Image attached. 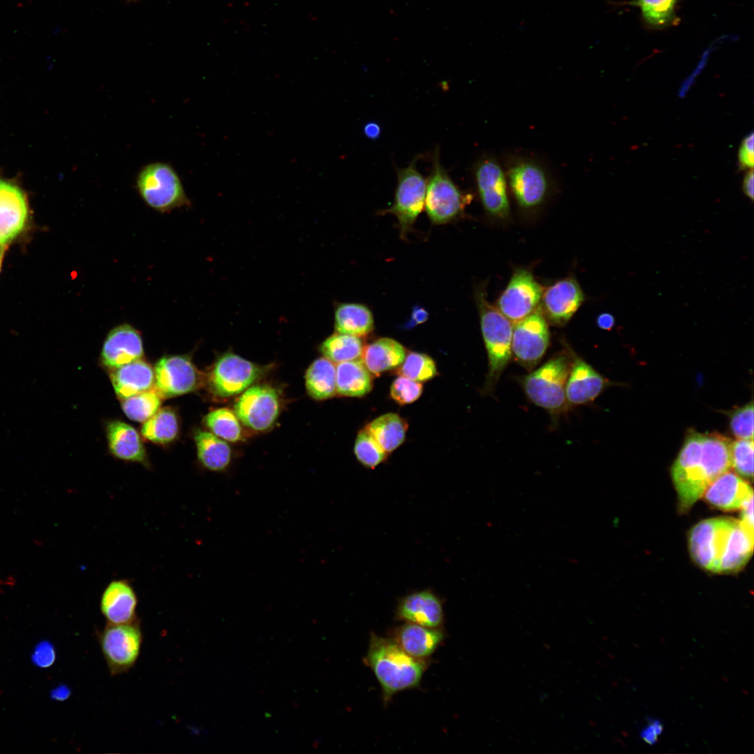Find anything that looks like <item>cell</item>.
Here are the masks:
<instances>
[{
	"label": "cell",
	"mask_w": 754,
	"mask_h": 754,
	"mask_svg": "<svg viewBox=\"0 0 754 754\" xmlns=\"http://www.w3.org/2000/svg\"><path fill=\"white\" fill-rule=\"evenodd\" d=\"M731 441L717 433L690 430L671 468L679 508L686 512L719 475L730 470Z\"/></svg>",
	"instance_id": "obj_1"
},
{
	"label": "cell",
	"mask_w": 754,
	"mask_h": 754,
	"mask_svg": "<svg viewBox=\"0 0 754 754\" xmlns=\"http://www.w3.org/2000/svg\"><path fill=\"white\" fill-rule=\"evenodd\" d=\"M365 663L378 681L387 702L397 693L419 686L427 663L413 658L392 639L372 633Z\"/></svg>",
	"instance_id": "obj_2"
},
{
	"label": "cell",
	"mask_w": 754,
	"mask_h": 754,
	"mask_svg": "<svg viewBox=\"0 0 754 754\" xmlns=\"http://www.w3.org/2000/svg\"><path fill=\"white\" fill-rule=\"evenodd\" d=\"M508 189L517 207L525 212H535L549 199L553 189V176L535 156L508 154L503 165Z\"/></svg>",
	"instance_id": "obj_3"
},
{
	"label": "cell",
	"mask_w": 754,
	"mask_h": 754,
	"mask_svg": "<svg viewBox=\"0 0 754 754\" xmlns=\"http://www.w3.org/2000/svg\"><path fill=\"white\" fill-rule=\"evenodd\" d=\"M481 332L488 357V372L483 392L492 394L512 358V323L487 300L485 289L475 290Z\"/></svg>",
	"instance_id": "obj_4"
},
{
	"label": "cell",
	"mask_w": 754,
	"mask_h": 754,
	"mask_svg": "<svg viewBox=\"0 0 754 754\" xmlns=\"http://www.w3.org/2000/svg\"><path fill=\"white\" fill-rule=\"evenodd\" d=\"M564 346L561 352L521 380L529 400L553 416L565 413L570 407L566 387L572 363L571 347L567 343Z\"/></svg>",
	"instance_id": "obj_5"
},
{
	"label": "cell",
	"mask_w": 754,
	"mask_h": 754,
	"mask_svg": "<svg viewBox=\"0 0 754 754\" xmlns=\"http://www.w3.org/2000/svg\"><path fill=\"white\" fill-rule=\"evenodd\" d=\"M471 199L472 195L461 190L442 165L437 147L427 179L424 209L429 219L436 225L449 223L463 215Z\"/></svg>",
	"instance_id": "obj_6"
},
{
	"label": "cell",
	"mask_w": 754,
	"mask_h": 754,
	"mask_svg": "<svg viewBox=\"0 0 754 754\" xmlns=\"http://www.w3.org/2000/svg\"><path fill=\"white\" fill-rule=\"evenodd\" d=\"M136 188L145 204L158 212L190 205L177 172L167 163L154 162L142 167L136 177Z\"/></svg>",
	"instance_id": "obj_7"
},
{
	"label": "cell",
	"mask_w": 754,
	"mask_h": 754,
	"mask_svg": "<svg viewBox=\"0 0 754 754\" xmlns=\"http://www.w3.org/2000/svg\"><path fill=\"white\" fill-rule=\"evenodd\" d=\"M420 156H415L404 168H397V184L392 205L380 214L394 215L398 222L399 236L406 240L418 216L424 209L427 179L417 169Z\"/></svg>",
	"instance_id": "obj_8"
},
{
	"label": "cell",
	"mask_w": 754,
	"mask_h": 754,
	"mask_svg": "<svg viewBox=\"0 0 754 754\" xmlns=\"http://www.w3.org/2000/svg\"><path fill=\"white\" fill-rule=\"evenodd\" d=\"M738 519L719 517L704 519L689 532L688 549L693 561L702 568L718 573L731 533Z\"/></svg>",
	"instance_id": "obj_9"
},
{
	"label": "cell",
	"mask_w": 754,
	"mask_h": 754,
	"mask_svg": "<svg viewBox=\"0 0 754 754\" xmlns=\"http://www.w3.org/2000/svg\"><path fill=\"white\" fill-rule=\"evenodd\" d=\"M472 175L487 215L497 220L507 219L510 206L503 165L496 156L485 154L474 163Z\"/></svg>",
	"instance_id": "obj_10"
},
{
	"label": "cell",
	"mask_w": 754,
	"mask_h": 754,
	"mask_svg": "<svg viewBox=\"0 0 754 754\" xmlns=\"http://www.w3.org/2000/svg\"><path fill=\"white\" fill-rule=\"evenodd\" d=\"M98 639L112 676L126 672L134 666L142 642L139 620L124 624L107 623Z\"/></svg>",
	"instance_id": "obj_11"
},
{
	"label": "cell",
	"mask_w": 754,
	"mask_h": 754,
	"mask_svg": "<svg viewBox=\"0 0 754 754\" xmlns=\"http://www.w3.org/2000/svg\"><path fill=\"white\" fill-rule=\"evenodd\" d=\"M265 369L232 353L221 355L208 374L207 382L216 396L226 398L246 390L262 376Z\"/></svg>",
	"instance_id": "obj_12"
},
{
	"label": "cell",
	"mask_w": 754,
	"mask_h": 754,
	"mask_svg": "<svg viewBox=\"0 0 754 754\" xmlns=\"http://www.w3.org/2000/svg\"><path fill=\"white\" fill-rule=\"evenodd\" d=\"M549 337L547 321L538 306L512 329V353L515 360L528 371L534 369L546 353Z\"/></svg>",
	"instance_id": "obj_13"
},
{
	"label": "cell",
	"mask_w": 754,
	"mask_h": 754,
	"mask_svg": "<svg viewBox=\"0 0 754 754\" xmlns=\"http://www.w3.org/2000/svg\"><path fill=\"white\" fill-rule=\"evenodd\" d=\"M542 290L543 288L531 271L517 268L498 298L496 306L512 324H515L539 306Z\"/></svg>",
	"instance_id": "obj_14"
},
{
	"label": "cell",
	"mask_w": 754,
	"mask_h": 754,
	"mask_svg": "<svg viewBox=\"0 0 754 754\" xmlns=\"http://www.w3.org/2000/svg\"><path fill=\"white\" fill-rule=\"evenodd\" d=\"M238 419L249 428L263 431L269 429L276 420L280 411L277 390L268 385L250 387L235 404Z\"/></svg>",
	"instance_id": "obj_15"
},
{
	"label": "cell",
	"mask_w": 754,
	"mask_h": 754,
	"mask_svg": "<svg viewBox=\"0 0 754 754\" xmlns=\"http://www.w3.org/2000/svg\"><path fill=\"white\" fill-rule=\"evenodd\" d=\"M156 390L165 397L182 395L198 389L202 375L193 362L184 355H170L161 358L154 371Z\"/></svg>",
	"instance_id": "obj_16"
},
{
	"label": "cell",
	"mask_w": 754,
	"mask_h": 754,
	"mask_svg": "<svg viewBox=\"0 0 754 754\" xmlns=\"http://www.w3.org/2000/svg\"><path fill=\"white\" fill-rule=\"evenodd\" d=\"M585 300L578 281L572 276L559 280L543 288L540 310L547 321L553 325H566Z\"/></svg>",
	"instance_id": "obj_17"
},
{
	"label": "cell",
	"mask_w": 754,
	"mask_h": 754,
	"mask_svg": "<svg viewBox=\"0 0 754 754\" xmlns=\"http://www.w3.org/2000/svg\"><path fill=\"white\" fill-rule=\"evenodd\" d=\"M144 354L140 332L128 323L119 325L108 334L101 350V362L108 368L116 369L140 359Z\"/></svg>",
	"instance_id": "obj_18"
},
{
	"label": "cell",
	"mask_w": 754,
	"mask_h": 754,
	"mask_svg": "<svg viewBox=\"0 0 754 754\" xmlns=\"http://www.w3.org/2000/svg\"><path fill=\"white\" fill-rule=\"evenodd\" d=\"M571 357L566 387V399L569 406L586 404L599 396L607 380L572 348Z\"/></svg>",
	"instance_id": "obj_19"
},
{
	"label": "cell",
	"mask_w": 754,
	"mask_h": 754,
	"mask_svg": "<svg viewBox=\"0 0 754 754\" xmlns=\"http://www.w3.org/2000/svg\"><path fill=\"white\" fill-rule=\"evenodd\" d=\"M138 598L131 583L126 579L110 582L104 589L100 602L101 612L107 623L124 624L138 621Z\"/></svg>",
	"instance_id": "obj_20"
},
{
	"label": "cell",
	"mask_w": 754,
	"mask_h": 754,
	"mask_svg": "<svg viewBox=\"0 0 754 754\" xmlns=\"http://www.w3.org/2000/svg\"><path fill=\"white\" fill-rule=\"evenodd\" d=\"M28 214L27 200L15 185L0 179V246L14 239L23 230Z\"/></svg>",
	"instance_id": "obj_21"
},
{
	"label": "cell",
	"mask_w": 754,
	"mask_h": 754,
	"mask_svg": "<svg viewBox=\"0 0 754 754\" xmlns=\"http://www.w3.org/2000/svg\"><path fill=\"white\" fill-rule=\"evenodd\" d=\"M396 614L400 620L429 628H439L444 619L441 600L430 590L404 596L398 604Z\"/></svg>",
	"instance_id": "obj_22"
},
{
	"label": "cell",
	"mask_w": 754,
	"mask_h": 754,
	"mask_svg": "<svg viewBox=\"0 0 754 754\" xmlns=\"http://www.w3.org/2000/svg\"><path fill=\"white\" fill-rule=\"evenodd\" d=\"M703 496L714 507L725 511H732L740 509L746 501L753 496V491L746 480L729 470L716 478Z\"/></svg>",
	"instance_id": "obj_23"
},
{
	"label": "cell",
	"mask_w": 754,
	"mask_h": 754,
	"mask_svg": "<svg viewBox=\"0 0 754 754\" xmlns=\"http://www.w3.org/2000/svg\"><path fill=\"white\" fill-rule=\"evenodd\" d=\"M444 637L439 628L406 622L394 630L392 640L411 656L424 660L436 651Z\"/></svg>",
	"instance_id": "obj_24"
},
{
	"label": "cell",
	"mask_w": 754,
	"mask_h": 754,
	"mask_svg": "<svg viewBox=\"0 0 754 754\" xmlns=\"http://www.w3.org/2000/svg\"><path fill=\"white\" fill-rule=\"evenodd\" d=\"M406 355V350L401 343L392 338L381 337L364 345L361 361L373 376H378L399 367Z\"/></svg>",
	"instance_id": "obj_25"
},
{
	"label": "cell",
	"mask_w": 754,
	"mask_h": 754,
	"mask_svg": "<svg viewBox=\"0 0 754 754\" xmlns=\"http://www.w3.org/2000/svg\"><path fill=\"white\" fill-rule=\"evenodd\" d=\"M154 380V369L140 359L114 369L111 374L114 390L122 399L151 390Z\"/></svg>",
	"instance_id": "obj_26"
},
{
	"label": "cell",
	"mask_w": 754,
	"mask_h": 754,
	"mask_svg": "<svg viewBox=\"0 0 754 754\" xmlns=\"http://www.w3.org/2000/svg\"><path fill=\"white\" fill-rule=\"evenodd\" d=\"M107 438L110 450L117 458L147 464L145 448L132 426L121 421L110 422L107 427Z\"/></svg>",
	"instance_id": "obj_27"
},
{
	"label": "cell",
	"mask_w": 754,
	"mask_h": 754,
	"mask_svg": "<svg viewBox=\"0 0 754 754\" xmlns=\"http://www.w3.org/2000/svg\"><path fill=\"white\" fill-rule=\"evenodd\" d=\"M334 329L360 338L368 336L374 330L372 311L363 304L339 303L334 309Z\"/></svg>",
	"instance_id": "obj_28"
},
{
	"label": "cell",
	"mask_w": 754,
	"mask_h": 754,
	"mask_svg": "<svg viewBox=\"0 0 754 754\" xmlns=\"http://www.w3.org/2000/svg\"><path fill=\"white\" fill-rule=\"evenodd\" d=\"M336 386L339 395L361 397L373 387V375L361 360L338 363L336 366Z\"/></svg>",
	"instance_id": "obj_29"
},
{
	"label": "cell",
	"mask_w": 754,
	"mask_h": 754,
	"mask_svg": "<svg viewBox=\"0 0 754 754\" xmlns=\"http://www.w3.org/2000/svg\"><path fill=\"white\" fill-rule=\"evenodd\" d=\"M197 454L200 464L212 472L226 471L232 459L229 445L214 434L198 430L194 434Z\"/></svg>",
	"instance_id": "obj_30"
},
{
	"label": "cell",
	"mask_w": 754,
	"mask_h": 754,
	"mask_svg": "<svg viewBox=\"0 0 754 754\" xmlns=\"http://www.w3.org/2000/svg\"><path fill=\"white\" fill-rule=\"evenodd\" d=\"M753 541V532L738 519L720 561L718 573L734 572L742 569L752 556Z\"/></svg>",
	"instance_id": "obj_31"
},
{
	"label": "cell",
	"mask_w": 754,
	"mask_h": 754,
	"mask_svg": "<svg viewBox=\"0 0 754 754\" xmlns=\"http://www.w3.org/2000/svg\"><path fill=\"white\" fill-rule=\"evenodd\" d=\"M408 427L407 422L394 413L381 415L365 427L387 454L395 450L404 443Z\"/></svg>",
	"instance_id": "obj_32"
},
{
	"label": "cell",
	"mask_w": 754,
	"mask_h": 754,
	"mask_svg": "<svg viewBox=\"0 0 754 754\" xmlns=\"http://www.w3.org/2000/svg\"><path fill=\"white\" fill-rule=\"evenodd\" d=\"M307 392L313 399L323 400L337 393L336 367L326 357L316 360L305 375Z\"/></svg>",
	"instance_id": "obj_33"
},
{
	"label": "cell",
	"mask_w": 754,
	"mask_h": 754,
	"mask_svg": "<svg viewBox=\"0 0 754 754\" xmlns=\"http://www.w3.org/2000/svg\"><path fill=\"white\" fill-rule=\"evenodd\" d=\"M364 347L362 338L336 332L325 339L319 349L325 357L338 364L361 357Z\"/></svg>",
	"instance_id": "obj_34"
},
{
	"label": "cell",
	"mask_w": 754,
	"mask_h": 754,
	"mask_svg": "<svg viewBox=\"0 0 754 754\" xmlns=\"http://www.w3.org/2000/svg\"><path fill=\"white\" fill-rule=\"evenodd\" d=\"M179 432L176 413L169 408L158 409L146 420L141 429L142 436L157 443H168L175 440Z\"/></svg>",
	"instance_id": "obj_35"
},
{
	"label": "cell",
	"mask_w": 754,
	"mask_h": 754,
	"mask_svg": "<svg viewBox=\"0 0 754 754\" xmlns=\"http://www.w3.org/2000/svg\"><path fill=\"white\" fill-rule=\"evenodd\" d=\"M678 0H637L643 21L648 27L662 29L678 22L676 8Z\"/></svg>",
	"instance_id": "obj_36"
},
{
	"label": "cell",
	"mask_w": 754,
	"mask_h": 754,
	"mask_svg": "<svg viewBox=\"0 0 754 754\" xmlns=\"http://www.w3.org/2000/svg\"><path fill=\"white\" fill-rule=\"evenodd\" d=\"M206 426L214 435L230 442L242 437V427L237 415L230 409L221 408L209 412L205 417Z\"/></svg>",
	"instance_id": "obj_37"
},
{
	"label": "cell",
	"mask_w": 754,
	"mask_h": 754,
	"mask_svg": "<svg viewBox=\"0 0 754 754\" xmlns=\"http://www.w3.org/2000/svg\"><path fill=\"white\" fill-rule=\"evenodd\" d=\"M161 396L156 390H149L123 399L121 406L126 415L136 422H145L158 409Z\"/></svg>",
	"instance_id": "obj_38"
},
{
	"label": "cell",
	"mask_w": 754,
	"mask_h": 754,
	"mask_svg": "<svg viewBox=\"0 0 754 754\" xmlns=\"http://www.w3.org/2000/svg\"><path fill=\"white\" fill-rule=\"evenodd\" d=\"M396 373L417 382H425L434 378L438 374L434 360L428 355L410 352Z\"/></svg>",
	"instance_id": "obj_39"
},
{
	"label": "cell",
	"mask_w": 754,
	"mask_h": 754,
	"mask_svg": "<svg viewBox=\"0 0 754 754\" xmlns=\"http://www.w3.org/2000/svg\"><path fill=\"white\" fill-rule=\"evenodd\" d=\"M354 453L358 461L369 468H376L383 462L387 456V453L365 427L357 435Z\"/></svg>",
	"instance_id": "obj_40"
},
{
	"label": "cell",
	"mask_w": 754,
	"mask_h": 754,
	"mask_svg": "<svg viewBox=\"0 0 754 754\" xmlns=\"http://www.w3.org/2000/svg\"><path fill=\"white\" fill-rule=\"evenodd\" d=\"M753 439H737L730 445L731 466L746 480L753 476Z\"/></svg>",
	"instance_id": "obj_41"
},
{
	"label": "cell",
	"mask_w": 754,
	"mask_h": 754,
	"mask_svg": "<svg viewBox=\"0 0 754 754\" xmlns=\"http://www.w3.org/2000/svg\"><path fill=\"white\" fill-rule=\"evenodd\" d=\"M730 427L737 439H753V404L752 401L729 413Z\"/></svg>",
	"instance_id": "obj_42"
},
{
	"label": "cell",
	"mask_w": 754,
	"mask_h": 754,
	"mask_svg": "<svg viewBox=\"0 0 754 754\" xmlns=\"http://www.w3.org/2000/svg\"><path fill=\"white\" fill-rule=\"evenodd\" d=\"M422 392L421 383L399 376L391 384L390 394L397 404L404 406L417 401Z\"/></svg>",
	"instance_id": "obj_43"
},
{
	"label": "cell",
	"mask_w": 754,
	"mask_h": 754,
	"mask_svg": "<svg viewBox=\"0 0 754 754\" xmlns=\"http://www.w3.org/2000/svg\"><path fill=\"white\" fill-rule=\"evenodd\" d=\"M753 133L748 135L741 142L739 153V166L741 169L753 168L754 162Z\"/></svg>",
	"instance_id": "obj_44"
},
{
	"label": "cell",
	"mask_w": 754,
	"mask_h": 754,
	"mask_svg": "<svg viewBox=\"0 0 754 754\" xmlns=\"http://www.w3.org/2000/svg\"><path fill=\"white\" fill-rule=\"evenodd\" d=\"M55 660V652L50 644L43 642L38 645L34 653V660L40 667H48Z\"/></svg>",
	"instance_id": "obj_45"
},
{
	"label": "cell",
	"mask_w": 754,
	"mask_h": 754,
	"mask_svg": "<svg viewBox=\"0 0 754 754\" xmlns=\"http://www.w3.org/2000/svg\"><path fill=\"white\" fill-rule=\"evenodd\" d=\"M662 730L663 726L660 722L658 720H651L642 731L641 737L646 743L653 744L657 741L658 737L662 732Z\"/></svg>",
	"instance_id": "obj_46"
},
{
	"label": "cell",
	"mask_w": 754,
	"mask_h": 754,
	"mask_svg": "<svg viewBox=\"0 0 754 754\" xmlns=\"http://www.w3.org/2000/svg\"><path fill=\"white\" fill-rule=\"evenodd\" d=\"M740 522L753 532V496L746 501L740 508Z\"/></svg>",
	"instance_id": "obj_47"
},
{
	"label": "cell",
	"mask_w": 754,
	"mask_h": 754,
	"mask_svg": "<svg viewBox=\"0 0 754 754\" xmlns=\"http://www.w3.org/2000/svg\"><path fill=\"white\" fill-rule=\"evenodd\" d=\"M429 317L427 310L419 305L413 308L411 319L408 322L407 327H413L417 325L424 323Z\"/></svg>",
	"instance_id": "obj_48"
},
{
	"label": "cell",
	"mask_w": 754,
	"mask_h": 754,
	"mask_svg": "<svg viewBox=\"0 0 754 754\" xmlns=\"http://www.w3.org/2000/svg\"><path fill=\"white\" fill-rule=\"evenodd\" d=\"M596 324L602 330H611L615 325V319L609 313H602L598 316Z\"/></svg>",
	"instance_id": "obj_49"
},
{
	"label": "cell",
	"mask_w": 754,
	"mask_h": 754,
	"mask_svg": "<svg viewBox=\"0 0 754 754\" xmlns=\"http://www.w3.org/2000/svg\"><path fill=\"white\" fill-rule=\"evenodd\" d=\"M753 181V169H751L744 178L742 189L745 195H746L751 201L753 200L754 195Z\"/></svg>",
	"instance_id": "obj_50"
},
{
	"label": "cell",
	"mask_w": 754,
	"mask_h": 754,
	"mask_svg": "<svg viewBox=\"0 0 754 754\" xmlns=\"http://www.w3.org/2000/svg\"><path fill=\"white\" fill-rule=\"evenodd\" d=\"M364 133L369 139H377L380 134V126L375 122H369L364 126Z\"/></svg>",
	"instance_id": "obj_51"
},
{
	"label": "cell",
	"mask_w": 754,
	"mask_h": 754,
	"mask_svg": "<svg viewBox=\"0 0 754 754\" xmlns=\"http://www.w3.org/2000/svg\"><path fill=\"white\" fill-rule=\"evenodd\" d=\"M70 695V691L68 688L62 686L57 688L53 693V696L55 699L59 700H66Z\"/></svg>",
	"instance_id": "obj_52"
},
{
	"label": "cell",
	"mask_w": 754,
	"mask_h": 754,
	"mask_svg": "<svg viewBox=\"0 0 754 754\" xmlns=\"http://www.w3.org/2000/svg\"><path fill=\"white\" fill-rule=\"evenodd\" d=\"M2 256H3V250H1L0 249V267H1V264Z\"/></svg>",
	"instance_id": "obj_53"
},
{
	"label": "cell",
	"mask_w": 754,
	"mask_h": 754,
	"mask_svg": "<svg viewBox=\"0 0 754 754\" xmlns=\"http://www.w3.org/2000/svg\"><path fill=\"white\" fill-rule=\"evenodd\" d=\"M128 1H135L137 0H128Z\"/></svg>",
	"instance_id": "obj_54"
}]
</instances>
